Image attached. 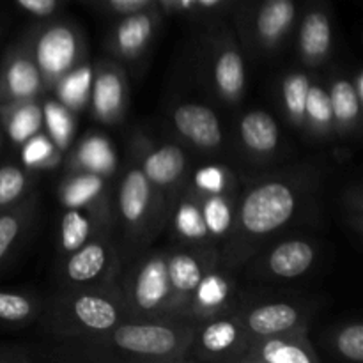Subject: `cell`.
Here are the masks:
<instances>
[{
	"label": "cell",
	"instance_id": "17",
	"mask_svg": "<svg viewBox=\"0 0 363 363\" xmlns=\"http://www.w3.org/2000/svg\"><path fill=\"white\" fill-rule=\"evenodd\" d=\"M123 101V85L117 74L105 73L96 80L94 106L99 116L108 117L117 112Z\"/></svg>",
	"mask_w": 363,
	"mask_h": 363
},
{
	"label": "cell",
	"instance_id": "37",
	"mask_svg": "<svg viewBox=\"0 0 363 363\" xmlns=\"http://www.w3.org/2000/svg\"><path fill=\"white\" fill-rule=\"evenodd\" d=\"M18 230H20V222L14 216L4 215L0 216V261L7 250L11 248L13 241L16 240Z\"/></svg>",
	"mask_w": 363,
	"mask_h": 363
},
{
	"label": "cell",
	"instance_id": "13",
	"mask_svg": "<svg viewBox=\"0 0 363 363\" xmlns=\"http://www.w3.org/2000/svg\"><path fill=\"white\" fill-rule=\"evenodd\" d=\"M74 314L92 330H108L116 325L117 312L110 301L98 296H82L74 301Z\"/></svg>",
	"mask_w": 363,
	"mask_h": 363
},
{
	"label": "cell",
	"instance_id": "39",
	"mask_svg": "<svg viewBox=\"0 0 363 363\" xmlns=\"http://www.w3.org/2000/svg\"><path fill=\"white\" fill-rule=\"evenodd\" d=\"M50 152H52V147H50L48 140H45L43 137L28 138L23 151V160L28 165H34V163H39L45 158H48Z\"/></svg>",
	"mask_w": 363,
	"mask_h": 363
},
{
	"label": "cell",
	"instance_id": "3",
	"mask_svg": "<svg viewBox=\"0 0 363 363\" xmlns=\"http://www.w3.org/2000/svg\"><path fill=\"white\" fill-rule=\"evenodd\" d=\"M176 128L202 147H216L222 142L220 123L211 108L202 105H183L174 113Z\"/></svg>",
	"mask_w": 363,
	"mask_h": 363
},
{
	"label": "cell",
	"instance_id": "2",
	"mask_svg": "<svg viewBox=\"0 0 363 363\" xmlns=\"http://www.w3.org/2000/svg\"><path fill=\"white\" fill-rule=\"evenodd\" d=\"M113 340L121 350L147 357H163L172 353L177 346L176 332L155 325L121 326L113 333Z\"/></svg>",
	"mask_w": 363,
	"mask_h": 363
},
{
	"label": "cell",
	"instance_id": "24",
	"mask_svg": "<svg viewBox=\"0 0 363 363\" xmlns=\"http://www.w3.org/2000/svg\"><path fill=\"white\" fill-rule=\"evenodd\" d=\"M89 236V222L80 211L71 209L62 218V247L66 250H78Z\"/></svg>",
	"mask_w": 363,
	"mask_h": 363
},
{
	"label": "cell",
	"instance_id": "38",
	"mask_svg": "<svg viewBox=\"0 0 363 363\" xmlns=\"http://www.w3.org/2000/svg\"><path fill=\"white\" fill-rule=\"evenodd\" d=\"M195 183H197V186H201L202 190L220 194L223 188V174L222 170L216 169V167H206V169L197 172Z\"/></svg>",
	"mask_w": 363,
	"mask_h": 363
},
{
	"label": "cell",
	"instance_id": "26",
	"mask_svg": "<svg viewBox=\"0 0 363 363\" xmlns=\"http://www.w3.org/2000/svg\"><path fill=\"white\" fill-rule=\"evenodd\" d=\"M204 222L208 230H211L213 234H223L233 223V215H230V208L225 201H223L220 195H213L206 201L204 211Z\"/></svg>",
	"mask_w": 363,
	"mask_h": 363
},
{
	"label": "cell",
	"instance_id": "30",
	"mask_svg": "<svg viewBox=\"0 0 363 363\" xmlns=\"http://www.w3.org/2000/svg\"><path fill=\"white\" fill-rule=\"evenodd\" d=\"M176 225L179 229L181 234H184L186 238H204L208 234V227H206L204 216L199 211L195 206L184 204L183 208L179 209L176 216Z\"/></svg>",
	"mask_w": 363,
	"mask_h": 363
},
{
	"label": "cell",
	"instance_id": "32",
	"mask_svg": "<svg viewBox=\"0 0 363 363\" xmlns=\"http://www.w3.org/2000/svg\"><path fill=\"white\" fill-rule=\"evenodd\" d=\"M46 123H48V130L52 137L55 138L59 144H66L71 133V119L67 116L66 110L59 106L57 103H48L45 108Z\"/></svg>",
	"mask_w": 363,
	"mask_h": 363
},
{
	"label": "cell",
	"instance_id": "28",
	"mask_svg": "<svg viewBox=\"0 0 363 363\" xmlns=\"http://www.w3.org/2000/svg\"><path fill=\"white\" fill-rule=\"evenodd\" d=\"M311 84L305 74H293L284 82V99L293 116L301 117L305 113V101Z\"/></svg>",
	"mask_w": 363,
	"mask_h": 363
},
{
	"label": "cell",
	"instance_id": "33",
	"mask_svg": "<svg viewBox=\"0 0 363 363\" xmlns=\"http://www.w3.org/2000/svg\"><path fill=\"white\" fill-rule=\"evenodd\" d=\"M337 347L350 360L363 362V326L353 325L342 330L337 339Z\"/></svg>",
	"mask_w": 363,
	"mask_h": 363
},
{
	"label": "cell",
	"instance_id": "42",
	"mask_svg": "<svg viewBox=\"0 0 363 363\" xmlns=\"http://www.w3.org/2000/svg\"><path fill=\"white\" fill-rule=\"evenodd\" d=\"M357 96L358 98H363V77L360 74V77H358V82H357Z\"/></svg>",
	"mask_w": 363,
	"mask_h": 363
},
{
	"label": "cell",
	"instance_id": "21",
	"mask_svg": "<svg viewBox=\"0 0 363 363\" xmlns=\"http://www.w3.org/2000/svg\"><path fill=\"white\" fill-rule=\"evenodd\" d=\"M39 124H41V112H39V108L38 106L27 105L21 106L20 110L13 113L7 131H9L11 138L14 142H25L38 131Z\"/></svg>",
	"mask_w": 363,
	"mask_h": 363
},
{
	"label": "cell",
	"instance_id": "4",
	"mask_svg": "<svg viewBox=\"0 0 363 363\" xmlns=\"http://www.w3.org/2000/svg\"><path fill=\"white\" fill-rule=\"evenodd\" d=\"M77 57V38L67 27H53L38 43V62L48 74L67 71Z\"/></svg>",
	"mask_w": 363,
	"mask_h": 363
},
{
	"label": "cell",
	"instance_id": "40",
	"mask_svg": "<svg viewBox=\"0 0 363 363\" xmlns=\"http://www.w3.org/2000/svg\"><path fill=\"white\" fill-rule=\"evenodd\" d=\"M18 4H20L23 9L30 11V13L45 16V14H50L55 9L57 0H18Z\"/></svg>",
	"mask_w": 363,
	"mask_h": 363
},
{
	"label": "cell",
	"instance_id": "20",
	"mask_svg": "<svg viewBox=\"0 0 363 363\" xmlns=\"http://www.w3.org/2000/svg\"><path fill=\"white\" fill-rule=\"evenodd\" d=\"M330 103H332L333 116L339 121H353L360 112V98L353 85L346 80L335 82L330 94Z\"/></svg>",
	"mask_w": 363,
	"mask_h": 363
},
{
	"label": "cell",
	"instance_id": "6",
	"mask_svg": "<svg viewBox=\"0 0 363 363\" xmlns=\"http://www.w3.org/2000/svg\"><path fill=\"white\" fill-rule=\"evenodd\" d=\"M314 261V250L303 241H287L279 245L269 255V268L275 275L294 279L307 272Z\"/></svg>",
	"mask_w": 363,
	"mask_h": 363
},
{
	"label": "cell",
	"instance_id": "11",
	"mask_svg": "<svg viewBox=\"0 0 363 363\" xmlns=\"http://www.w3.org/2000/svg\"><path fill=\"white\" fill-rule=\"evenodd\" d=\"M293 18V0H266L257 16L259 34L266 39H277L287 30Z\"/></svg>",
	"mask_w": 363,
	"mask_h": 363
},
{
	"label": "cell",
	"instance_id": "15",
	"mask_svg": "<svg viewBox=\"0 0 363 363\" xmlns=\"http://www.w3.org/2000/svg\"><path fill=\"white\" fill-rule=\"evenodd\" d=\"M215 77L216 85L223 94L230 96V98L240 94L245 85V67L241 57L233 50L222 53L216 62Z\"/></svg>",
	"mask_w": 363,
	"mask_h": 363
},
{
	"label": "cell",
	"instance_id": "8",
	"mask_svg": "<svg viewBox=\"0 0 363 363\" xmlns=\"http://www.w3.org/2000/svg\"><path fill=\"white\" fill-rule=\"evenodd\" d=\"M248 326L259 335H275L289 330L298 321V314L291 305H262L248 315Z\"/></svg>",
	"mask_w": 363,
	"mask_h": 363
},
{
	"label": "cell",
	"instance_id": "44",
	"mask_svg": "<svg viewBox=\"0 0 363 363\" xmlns=\"http://www.w3.org/2000/svg\"><path fill=\"white\" fill-rule=\"evenodd\" d=\"M181 2H183V6H188V4H190L191 0H181Z\"/></svg>",
	"mask_w": 363,
	"mask_h": 363
},
{
	"label": "cell",
	"instance_id": "31",
	"mask_svg": "<svg viewBox=\"0 0 363 363\" xmlns=\"http://www.w3.org/2000/svg\"><path fill=\"white\" fill-rule=\"evenodd\" d=\"M25 186V176L16 167L0 169V206H6L20 197Z\"/></svg>",
	"mask_w": 363,
	"mask_h": 363
},
{
	"label": "cell",
	"instance_id": "18",
	"mask_svg": "<svg viewBox=\"0 0 363 363\" xmlns=\"http://www.w3.org/2000/svg\"><path fill=\"white\" fill-rule=\"evenodd\" d=\"M167 273H169V282L183 293L197 289L202 279L201 266L190 255H176L167 266Z\"/></svg>",
	"mask_w": 363,
	"mask_h": 363
},
{
	"label": "cell",
	"instance_id": "29",
	"mask_svg": "<svg viewBox=\"0 0 363 363\" xmlns=\"http://www.w3.org/2000/svg\"><path fill=\"white\" fill-rule=\"evenodd\" d=\"M262 358L269 363H308L311 358L301 347L282 340H269L262 347Z\"/></svg>",
	"mask_w": 363,
	"mask_h": 363
},
{
	"label": "cell",
	"instance_id": "36",
	"mask_svg": "<svg viewBox=\"0 0 363 363\" xmlns=\"http://www.w3.org/2000/svg\"><path fill=\"white\" fill-rule=\"evenodd\" d=\"M30 312V303L23 296L11 293H0V319L21 321Z\"/></svg>",
	"mask_w": 363,
	"mask_h": 363
},
{
	"label": "cell",
	"instance_id": "9",
	"mask_svg": "<svg viewBox=\"0 0 363 363\" xmlns=\"http://www.w3.org/2000/svg\"><path fill=\"white\" fill-rule=\"evenodd\" d=\"M149 179L140 170H131L119 191L121 213L128 222H138L144 216L149 202Z\"/></svg>",
	"mask_w": 363,
	"mask_h": 363
},
{
	"label": "cell",
	"instance_id": "7",
	"mask_svg": "<svg viewBox=\"0 0 363 363\" xmlns=\"http://www.w3.org/2000/svg\"><path fill=\"white\" fill-rule=\"evenodd\" d=\"M241 137L254 151L268 152L279 144V128L269 113L250 112L241 121Z\"/></svg>",
	"mask_w": 363,
	"mask_h": 363
},
{
	"label": "cell",
	"instance_id": "35",
	"mask_svg": "<svg viewBox=\"0 0 363 363\" xmlns=\"http://www.w3.org/2000/svg\"><path fill=\"white\" fill-rule=\"evenodd\" d=\"M197 298L206 307H216L222 303L227 296V284L218 277H208L201 279L197 286Z\"/></svg>",
	"mask_w": 363,
	"mask_h": 363
},
{
	"label": "cell",
	"instance_id": "14",
	"mask_svg": "<svg viewBox=\"0 0 363 363\" xmlns=\"http://www.w3.org/2000/svg\"><path fill=\"white\" fill-rule=\"evenodd\" d=\"M105 262L106 254L101 245L80 247L67 264V275L74 282H87L99 275V272L105 268Z\"/></svg>",
	"mask_w": 363,
	"mask_h": 363
},
{
	"label": "cell",
	"instance_id": "41",
	"mask_svg": "<svg viewBox=\"0 0 363 363\" xmlns=\"http://www.w3.org/2000/svg\"><path fill=\"white\" fill-rule=\"evenodd\" d=\"M145 2H147V0H110V4H112L117 11H131Z\"/></svg>",
	"mask_w": 363,
	"mask_h": 363
},
{
	"label": "cell",
	"instance_id": "19",
	"mask_svg": "<svg viewBox=\"0 0 363 363\" xmlns=\"http://www.w3.org/2000/svg\"><path fill=\"white\" fill-rule=\"evenodd\" d=\"M151 35V20L145 14H137L121 23L117 30V41L121 50L128 53L138 52Z\"/></svg>",
	"mask_w": 363,
	"mask_h": 363
},
{
	"label": "cell",
	"instance_id": "1",
	"mask_svg": "<svg viewBox=\"0 0 363 363\" xmlns=\"http://www.w3.org/2000/svg\"><path fill=\"white\" fill-rule=\"evenodd\" d=\"M293 190L284 183H268L247 195L241 222L252 234H268L282 227L294 211Z\"/></svg>",
	"mask_w": 363,
	"mask_h": 363
},
{
	"label": "cell",
	"instance_id": "25",
	"mask_svg": "<svg viewBox=\"0 0 363 363\" xmlns=\"http://www.w3.org/2000/svg\"><path fill=\"white\" fill-rule=\"evenodd\" d=\"M91 87V69L82 67L66 78L60 85V98L66 105L80 106Z\"/></svg>",
	"mask_w": 363,
	"mask_h": 363
},
{
	"label": "cell",
	"instance_id": "43",
	"mask_svg": "<svg viewBox=\"0 0 363 363\" xmlns=\"http://www.w3.org/2000/svg\"><path fill=\"white\" fill-rule=\"evenodd\" d=\"M201 2L204 4V6H211V4H216L218 0H201Z\"/></svg>",
	"mask_w": 363,
	"mask_h": 363
},
{
	"label": "cell",
	"instance_id": "12",
	"mask_svg": "<svg viewBox=\"0 0 363 363\" xmlns=\"http://www.w3.org/2000/svg\"><path fill=\"white\" fill-rule=\"evenodd\" d=\"M332 43V27L323 13H311L301 25V50L307 57H321Z\"/></svg>",
	"mask_w": 363,
	"mask_h": 363
},
{
	"label": "cell",
	"instance_id": "23",
	"mask_svg": "<svg viewBox=\"0 0 363 363\" xmlns=\"http://www.w3.org/2000/svg\"><path fill=\"white\" fill-rule=\"evenodd\" d=\"M80 162L94 170H108L113 165V155L108 142L99 137H92L84 142L80 151Z\"/></svg>",
	"mask_w": 363,
	"mask_h": 363
},
{
	"label": "cell",
	"instance_id": "22",
	"mask_svg": "<svg viewBox=\"0 0 363 363\" xmlns=\"http://www.w3.org/2000/svg\"><path fill=\"white\" fill-rule=\"evenodd\" d=\"M103 183L98 176L91 174V176H80L74 177L66 188H64V202L69 208H77V206L85 204L91 201L92 197L99 194Z\"/></svg>",
	"mask_w": 363,
	"mask_h": 363
},
{
	"label": "cell",
	"instance_id": "16",
	"mask_svg": "<svg viewBox=\"0 0 363 363\" xmlns=\"http://www.w3.org/2000/svg\"><path fill=\"white\" fill-rule=\"evenodd\" d=\"M7 89L16 98H28L39 89V71L30 60L18 59L11 64L6 74Z\"/></svg>",
	"mask_w": 363,
	"mask_h": 363
},
{
	"label": "cell",
	"instance_id": "10",
	"mask_svg": "<svg viewBox=\"0 0 363 363\" xmlns=\"http://www.w3.org/2000/svg\"><path fill=\"white\" fill-rule=\"evenodd\" d=\"M184 169L183 151L176 145H165L147 156L144 165V174L147 179L156 184L174 183Z\"/></svg>",
	"mask_w": 363,
	"mask_h": 363
},
{
	"label": "cell",
	"instance_id": "34",
	"mask_svg": "<svg viewBox=\"0 0 363 363\" xmlns=\"http://www.w3.org/2000/svg\"><path fill=\"white\" fill-rule=\"evenodd\" d=\"M305 112L318 123H328L333 117L330 96L319 87H308L307 101H305Z\"/></svg>",
	"mask_w": 363,
	"mask_h": 363
},
{
	"label": "cell",
	"instance_id": "5",
	"mask_svg": "<svg viewBox=\"0 0 363 363\" xmlns=\"http://www.w3.org/2000/svg\"><path fill=\"white\" fill-rule=\"evenodd\" d=\"M169 287L167 264H163L160 259H155V261H149L138 273L137 284H135V300L142 308L151 311L165 300Z\"/></svg>",
	"mask_w": 363,
	"mask_h": 363
},
{
	"label": "cell",
	"instance_id": "27",
	"mask_svg": "<svg viewBox=\"0 0 363 363\" xmlns=\"http://www.w3.org/2000/svg\"><path fill=\"white\" fill-rule=\"evenodd\" d=\"M238 337V330L233 323L229 321H218L209 325L208 328L202 332V346L208 351L218 353V351L227 350L233 346L234 340Z\"/></svg>",
	"mask_w": 363,
	"mask_h": 363
}]
</instances>
